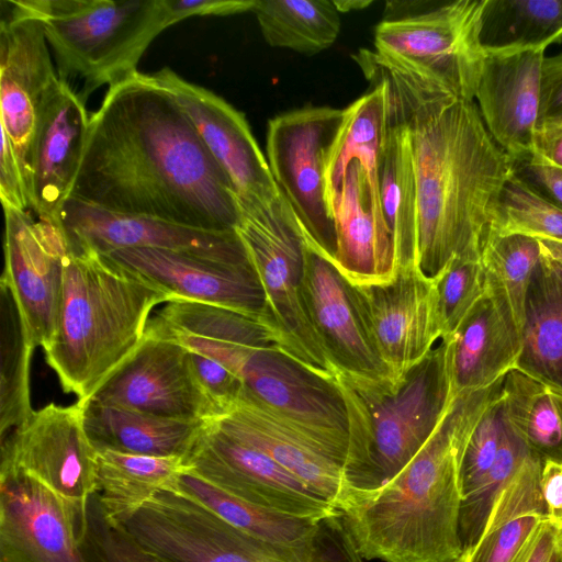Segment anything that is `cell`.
<instances>
[{"instance_id":"cell-1","label":"cell","mask_w":562,"mask_h":562,"mask_svg":"<svg viewBox=\"0 0 562 562\" xmlns=\"http://www.w3.org/2000/svg\"><path fill=\"white\" fill-rule=\"evenodd\" d=\"M68 198L204 231L233 232L240 221L234 187L194 125L139 71L109 87L89 116Z\"/></svg>"},{"instance_id":"cell-2","label":"cell","mask_w":562,"mask_h":562,"mask_svg":"<svg viewBox=\"0 0 562 562\" xmlns=\"http://www.w3.org/2000/svg\"><path fill=\"white\" fill-rule=\"evenodd\" d=\"M387 112L407 132L418 193V267L437 278L458 256L481 257L492 210L515 162L494 140L474 100L375 50L352 56Z\"/></svg>"},{"instance_id":"cell-3","label":"cell","mask_w":562,"mask_h":562,"mask_svg":"<svg viewBox=\"0 0 562 562\" xmlns=\"http://www.w3.org/2000/svg\"><path fill=\"white\" fill-rule=\"evenodd\" d=\"M503 381L458 395L422 449L384 484L347 487L337 509L364 560L453 562L462 554L461 458Z\"/></svg>"},{"instance_id":"cell-4","label":"cell","mask_w":562,"mask_h":562,"mask_svg":"<svg viewBox=\"0 0 562 562\" xmlns=\"http://www.w3.org/2000/svg\"><path fill=\"white\" fill-rule=\"evenodd\" d=\"M167 295L102 256L65 258L56 330L44 350L65 393L86 403L138 348Z\"/></svg>"},{"instance_id":"cell-5","label":"cell","mask_w":562,"mask_h":562,"mask_svg":"<svg viewBox=\"0 0 562 562\" xmlns=\"http://www.w3.org/2000/svg\"><path fill=\"white\" fill-rule=\"evenodd\" d=\"M335 383L348 414L344 476L347 486L356 490L376 488L396 475L430 438L458 396L445 339L396 386L353 383L341 373Z\"/></svg>"},{"instance_id":"cell-6","label":"cell","mask_w":562,"mask_h":562,"mask_svg":"<svg viewBox=\"0 0 562 562\" xmlns=\"http://www.w3.org/2000/svg\"><path fill=\"white\" fill-rule=\"evenodd\" d=\"M123 528L168 562H364L339 510L299 540L269 541L227 522L181 487L158 493Z\"/></svg>"},{"instance_id":"cell-7","label":"cell","mask_w":562,"mask_h":562,"mask_svg":"<svg viewBox=\"0 0 562 562\" xmlns=\"http://www.w3.org/2000/svg\"><path fill=\"white\" fill-rule=\"evenodd\" d=\"M41 20L66 80H83L82 97L137 72L153 40L169 27L162 0H23Z\"/></svg>"},{"instance_id":"cell-8","label":"cell","mask_w":562,"mask_h":562,"mask_svg":"<svg viewBox=\"0 0 562 562\" xmlns=\"http://www.w3.org/2000/svg\"><path fill=\"white\" fill-rule=\"evenodd\" d=\"M236 232L266 297L265 324L277 347L314 373L334 381L339 373L324 350L302 300L305 232L284 195L237 201Z\"/></svg>"},{"instance_id":"cell-9","label":"cell","mask_w":562,"mask_h":562,"mask_svg":"<svg viewBox=\"0 0 562 562\" xmlns=\"http://www.w3.org/2000/svg\"><path fill=\"white\" fill-rule=\"evenodd\" d=\"M484 5L485 0H458L386 18L375 26L374 50L458 98L474 100L485 55L480 38Z\"/></svg>"},{"instance_id":"cell-10","label":"cell","mask_w":562,"mask_h":562,"mask_svg":"<svg viewBox=\"0 0 562 562\" xmlns=\"http://www.w3.org/2000/svg\"><path fill=\"white\" fill-rule=\"evenodd\" d=\"M344 121V109L305 106L272 117L267 128V160L273 179L306 236L328 257L336 240L326 171Z\"/></svg>"},{"instance_id":"cell-11","label":"cell","mask_w":562,"mask_h":562,"mask_svg":"<svg viewBox=\"0 0 562 562\" xmlns=\"http://www.w3.org/2000/svg\"><path fill=\"white\" fill-rule=\"evenodd\" d=\"M34 476L87 521L98 491V450L83 424V406L48 403L1 440L0 475Z\"/></svg>"},{"instance_id":"cell-12","label":"cell","mask_w":562,"mask_h":562,"mask_svg":"<svg viewBox=\"0 0 562 562\" xmlns=\"http://www.w3.org/2000/svg\"><path fill=\"white\" fill-rule=\"evenodd\" d=\"M350 286L369 340L396 386L443 337L437 281L414 266L384 282Z\"/></svg>"},{"instance_id":"cell-13","label":"cell","mask_w":562,"mask_h":562,"mask_svg":"<svg viewBox=\"0 0 562 562\" xmlns=\"http://www.w3.org/2000/svg\"><path fill=\"white\" fill-rule=\"evenodd\" d=\"M192 472L222 491L258 507L319 520L338 509L262 451L204 420L184 458Z\"/></svg>"},{"instance_id":"cell-14","label":"cell","mask_w":562,"mask_h":562,"mask_svg":"<svg viewBox=\"0 0 562 562\" xmlns=\"http://www.w3.org/2000/svg\"><path fill=\"white\" fill-rule=\"evenodd\" d=\"M0 4L1 128L12 143L29 194L40 110L59 76L41 20L23 0Z\"/></svg>"},{"instance_id":"cell-15","label":"cell","mask_w":562,"mask_h":562,"mask_svg":"<svg viewBox=\"0 0 562 562\" xmlns=\"http://www.w3.org/2000/svg\"><path fill=\"white\" fill-rule=\"evenodd\" d=\"M4 268L0 283L11 292L32 345L46 350L54 338L69 252L60 227L4 206Z\"/></svg>"},{"instance_id":"cell-16","label":"cell","mask_w":562,"mask_h":562,"mask_svg":"<svg viewBox=\"0 0 562 562\" xmlns=\"http://www.w3.org/2000/svg\"><path fill=\"white\" fill-rule=\"evenodd\" d=\"M90 400L170 419L207 420L217 416L195 376L188 350L147 328L138 348Z\"/></svg>"},{"instance_id":"cell-17","label":"cell","mask_w":562,"mask_h":562,"mask_svg":"<svg viewBox=\"0 0 562 562\" xmlns=\"http://www.w3.org/2000/svg\"><path fill=\"white\" fill-rule=\"evenodd\" d=\"M58 226L70 251L104 255L124 248H157L250 263L236 231L213 232L164 220L111 212L68 198Z\"/></svg>"},{"instance_id":"cell-18","label":"cell","mask_w":562,"mask_h":562,"mask_svg":"<svg viewBox=\"0 0 562 562\" xmlns=\"http://www.w3.org/2000/svg\"><path fill=\"white\" fill-rule=\"evenodd\" d=\"M100 256L162 291L169 301L217 305L265 324L266 297L251 263L157 248H124Z\"/></svg>"},{"instance_id":"cell-19","label":"cell","mask_w":562,"mask_h":562,"mask_svg":"<svg viewBox=\"0 0 562 562\" xmlns=\"http://www.w3.org/2000/svg\"><path fill=\"white\" fill-rule=\"evenodd\" d=\"M89 521L25 473L0 475V562H87Z\"/></svg>"},{"instance_id":"cell-20","label":"cell","mask_w":562,"mask_h":562,"mask_svg":"<svg viewBox=\"0 0 562 562\" xmlns=\"http://www.w3.org/2000/svg\"><path fill=\"white\" fill-rule=\"evenodd\" d=\"M302 300L334 367L359 384H391L355 304L350 282L306 235ZM392 385V384H391Z\"/></svg>"},{"instance_id":"cell-21","label":"cell","mask_w":562,"mask_h":562,"mask_svg":"<svg viewBox=\"0 0 562 562\" xmlns=\"http://www.w3.org/2000/svg\"><path fill=\"white\" fill-rule=\"evenodd\" d=\"M240 379L245 391L270 411L347 454L348 414L335 380L314 373L274 345L252 352Z\"/></svg>"},{"instance_id":"cell-22","label":"cell","mask_w":562,"mask_h":562,"mask_svg":"<svg viewBox=\"0 0 562 562\" xmlns=\"http://www.w3.org/2000/svg\"><path fill=\"white\" fill-rule=\"evenodd\" d=\"M196 128L231 180L237 201H270L280 190L245 115L212 91L165 67L153 74Z\"/></svg>"},{"instance_id":"cell-23","label":"cell","mask_w":562,"mask_h":562,"mask_svg":"<svg viewBox=\"0 0 562 562\" xmlns=\"http://www.w3.org/2000/svg\"><path fill=\"white\" fill-rule=\"evenodd\" d=\"M229 436L272 458L321 498L338 507L347 484L346 452L283 419L245 390L233 408L211 418Z\"/></svg>"},{"instance_id":"cell-24","label":"cell","mask_w":562,"mask_h":562,"mask_svg":"<svg viewBox=\"0 0 562 562\" xmlns=\"http://www.w3.org/2000/svg\"><path fill=\"white\" fill-rule=\"evenodd\" d=\"M546 49L484 50L474 98L492 137L514 162L533 154Z\"/></svg>"},{"instance_id":"cell-25","label":"cell","mask_w":562,"mask_h":562,"mask_svg":"<svg viewBox=\"0 0 562 562\" xmlns=\"http://www.w3.org/2000/svg\"><path fill=\"white\" fill-rule=\"evenodd\" d=\"M88 126L82 98L59 77L42 104L33 143L29 198L38 220L58 226L80 167Z\"/></svg>"},{"instance_id":"cell-26","label":"cell","mask_w":562,"mask_h":562,"mask_svg":"<svg viewBox=\"0 0 562 562\" xmlns=\"http://www.w3.org/2000/svg\"><path fill=\"white\" fill-rule=\"evenodd\" d=\"M336 250L333 261L352 284L384 282L396 273L393 244L376 209L366 171L353 161L328 191Z\"/></svg>"},{"instance_id":"cell-27","label":"cell","mask_w":562,"mask_h":562,"mask_svg":"<svg viewBox=\"0 0 562 562\" xmlns=\"http://www.w3.org/2000/svg\"><path fill=\"white\" fill-rule=\"evenodd\" d=\"M445 340L457 395L484 390L503 380L517 368L521 352V335L507 301L487 282L484 295Z\"/></svg>"},{"instance_id":"cell-28","label":"cell","mask_w":562,"mask_h":562,"mask_svg":"<svg viewBox=\"0 0 562 562\" xmlns=\"http://www.w3.org/2000/svg\"><path fill=\"white\" fill-rule=\"evenodd\" d=\"M147 330L221 363L239 378L252 352L277 346L271 330L260 319L181 299L165 303L150 317Z\"/></svg>"},{"instance_id":"cell-29","label":"cell","mask_w":562,"mask_h":562,"mask_svg":"<svg viewBox=\"0 0 562 562\" xmlns=\"http://www.w3.org/2000/svg\"><path fill=\"white\" fill-rule=\"evenodd\" d=\"M189 471L183 457L98 450L100 519L112 528L123 526L158 493L178 490Z\"/></svg>"},{"instance_id":"cell-30","label":"cell","mask_w":562,"mask_h":562,"mask_svg":"<svg viewBox=\"0 0 562 562\" xmlns=\"http://www.w3.org/2000/svg\"><path fill=\"white\" fill-rule=\"evenodd\" d=\"M81 404L85 428L97 450L186 458L204 422L164 418L92 400Z\"/></svg>"},{"instance_id":"cell-31","label":"cell","mask_w":562,"mask_h":562,"mask_svg":"<svg viewBox=\"0 0 562 562\" xmlns=\"http://www.w3.org/2000/svg\"><path fill=\"white\" fill-rule=\"evenodd\" d=\"M379 193L396 271L418 266V193L411 146L405 126L387 110L379 164Z\"/></svg>"},{"instance_id":"cell-32","label":"cell","mask_w":562,"mask_h":562,"mask_svg":"<svg viewBox=\"0 0 562 562\" xmlns=\"http://www.w3.org/2000/svg\"><path fill=\"white\" fill-rule=\"evenodd\" d=\"M516 369L562 391V266L542 254L528 284Z\"/></svg>"},{"instance_id":"cell-33","label":"cell","mask_w":562,"mask_h":562,"mask_svg":"<svg viewBox=\"0 0 562 562\" xmlns=\"http://www.w3.org/2000/svg\"><path fill=\"white\" fill-rule=\"evenodd\" d=\"M542 463L530 452L496 502L470 562H510L537 527L548 519L540 487Z\"/></svg>"},{"instance_id":"cell-34","label":"cell","mask_w":562,"mask_h":562,"mask_svg":"<svg viewBox=\"0 0 562 562\" xmlns=\"http://www.w3.org/2000/svg\"><path fill=\"white\" fill-rule=\"evenodd\" d=\"M386 122L384 87L371 85L370 90L344 109V121L327 164L328 191L342 181L349 165L357 161L366 171L376 209L382 213L379 193V164Z\"/></svg>"},{"instance_id":"cell-35","label":"cell","mask_w":562,"mask_h":562,"mask_svg":"<svg viewBox=\"0 0 562 562\" xmlns=\"http://www.w3.org/2000/svg\"><path fill=\"white\" fill-rule=\"evenodd\" d=\"M502 401L505 420L528 449L542 461L562 462V391L514 369Z\"/></svg>"},{"instance_id":"cell-36","label":"cell","mask_w":562,"mask_h":562,"mask_svg":"<svg viewBox=\"0 0 562 562\" xmlns=\"http://www.w3.org/2000/svg\"><path fill=\"white\" fill-rule=\"evenodd\" d=\"M251 12L270 46L304 55L327 49L340 32V13L334 1L255 0Z\"/></svg>"},{"instance_id":"cell-37","label":"cell","mask_w":562,"mask_h":562,"mask_svg":"<svg viewBox=\"0 0 562 562\" xmlns=\"http://www.w3.org/2000/svg\"><path fill=\"white\" fill-rule=\"evenodd\" d=\"M484 50L546 47L562 43V0H485Z\"/></svg>"},{"instance_id":"cell-38","label":"cell","mask_w":562,"mask_h":562,"mask_svg":"<svg viewBox=\"0 0 562 562\" xmlns=\"http://www.w3.org/2000/svg\"><path fill=\"white\" fill-rule=\"evenodd\" d=\"M0 435L20 427L33 413L30 364L35 347L29 339L10 290L0 283Z\"/></svg>"},{"instance_id":"cell-39","label":"cell","mask_w":562,"mask_h":562,"mask_svg":"<svg viewBox=\"0 0 562 562\" xmlns=\"http://www.w3.org/2000/svg\"><path fill=\"white\" fill-rule=\"evenodd\" d=\"M179 486L227 522L265 540L277 542L299 540L318 521L281 515L258 507L222 491L192 472L181 477Z\"/></svg>"},{"instance_id":"cell-40","label":"cell","mask_w":562,"mask_h":562,"mask_svg":"<svg viewBox=\"0 0 562 562\" xmlns=\"http://www.w3.org/2000/svg\"><path fill=\"white\" fill-rule=\"evenodd\" d=\"M541 257L539 240L524 235L487 234L481 252L486 282L506 299L521 335L531 274Z\"/></svg>"},{"instance_id":"cell-41","label":"cell","mask_w":562,"mask_h":562,"mask_svg":"<svg viewBox=\"0 0 562 562\" xmlns=\"http://www.w3.org/2000/svg\"><path fill=\"white\" fill-rule=\"evenodd\" d=\"M530 452L505 420L502 445L493 465L477 487L461 501L459 535L463 551L474 550L496 502L516 477Z\"/></svg>"},{"instance_id":"cell-42","label":"cell","mask_w":562,"mask_h":562,"mask_svg":"<svg viewBox=\"0 0 562 562\" xmlns=\"http://www.w3.org/2000/svg\"><path fill=\"white\" fill-rule=\"evenodd\" d=\"M488 234L562 240V210L513 170L492 210Z\"/></svg>"},{"instance_id":"cell-43","label":"cell","mask_w":562,"mask_h":562,"mask_svg":"<svg viewBox=\"0 0 562 562\" xmlns=\"http://www.w3.org/2000/svg\"><path fill=\"white\" fill-rule=\"evenodd\" d=\"M443 337H451L463 319L484 295L485 271L481 257H454L435 278Z\"/></svg>"},{"instance_id":"cell-44","label":"cell","mask_w":562,"mask_h":562,"mask_svg":"<svg viewBox=\"0 0 562 562\" xmlns=\"http://www.w3.org/2000/svg\"><path fill=\"white\" fill-rule=\"evenodd\" d=\"M505 427L502 390L487 405L465 445L460 463V490L464 498L481 483L493 465Z\"/></svg>"},{"instance_id":"cell-45","label":"cell","mask_w":562,"mask_h":562,"mask_svg":"<svg viewBox=\"0 0 562 562\" xmlns=\"http://www.w3.org/2000/svg\"><path fill=\"white\" fill-rule=\"evenodd\" d=\"M188 352L195 376L213 404L217 416L228 413L245 390L240 378L207 357L192 351Z\"/></svg>"},{"instance_id":"cell-46","label":"cell","mask_w":562,"mask_h":562,"mask_svg":"<svg viewBox=\"0 0 562 562\" xmlns=\"http://www.w3.org/2000/svg\"><path fill=\"white\" fill-rule=\"evenodd\" d=\"M90 539L100 562H168L144 549L122 528L109 527L101 519Z\"/></svg>"},{"instance_id":"cell-47","label":"cell","mask_w":562,"mask_h":562,"mask_svg":"<svg viewBox=\"0 0 562 562\" xmlns=\"http://www.w3.org/2000/svg\"><path fill=\"white\" fill-rule=\"evenodd\" d=\"M0 196L2 206L27 211L29 194L23 173L7 133L1 128Z\"/></svg>"},{"instance_id":"cell-48","label":"cell","mask_w":562,"mask_h":562,"mask_svg":"<svg viewBox=\"0 0 562 562\" xmlns=\"http://www.w3.org/2000/svg\"><path fill=\"white\" fill-rule=\"evenodd\" d=\"M546 126H562V54L543 60L537 128Z\"/></svg>"},{"instance_id":"cell-49","label":"cell","mask_w":562,"mask_h":562,"mask_svg":"<svg viewBox=\"0 0 562 562\" xmlns=\"http://www.w3.org/2000/svg\"><path fill=\"white\" fill-rule=\"evenodd\" d=\"M169 25L192 16L252 11L255 0H162Z\"/></svg>"},{"instance_id":"cell-50","label":"cell","mask_w":562,"mask_h":562,"mask_svg":"<svg viewBox=\"0 0 562 562\" xmlns=\"http://www.w3.org/2000/svg\"><path fill=\"white\" fill-rule=\"evenodd\" d=\"M514 172L562 210V169L530 157L515 162Z\"/></svg>"},{"instance_id":"cell-51","label":"cell","mask_w":562,"mask_h":562,"mask_svg":"<svg viewBox=\"0 0 562 562\" xmlns=\"http://www.w3.org/2000/svg\"><path fill=\"white\" fill-rule=\"evenodd\" d=\"M562 529L542 521L510 562H561Z\"/></svg>"},{"instance_id":"cell-52","label":"cell","mask_w":562,"mask_h":562,"mask_svg":"<svg viewBox=\"0 0 562 562\" xmlns=\"http://www.w3.org/2000/svg\"><path fill=\"white\" fill-rule=\"evenodd\" d=\"M540 487L548 520L562 529V462L543 461Z\"/></svg>"},{"instance_id":"cell-53","label":"cell","mask_w":562,"mask_h":562,"mask_svg":"<svg viewBox=\"0 0 562 562\" xmlns=\"http://www.w3.org/2000/svg\"><path fill=\"white\" fill-rule=\"evenodd\" d=\"M531 157L562 169V126L538 127Z\"/></svg>"},{"instance_id":"cell-54","label":"cell","mask_w":562,"mask_h":562,"mask_svg":"<svg viewBox=\"0 0 562 562\" xmlns=\"http://www.w3.org/2000/svg\"><path fill=\"white\" fill-rule=\"evenodd\" d=\"M541 254L562 266V240L538 239Z\"/></svg>"},{"instance_id":"cell-55","label":"cell","mask_w":562,"mask_h":562,"mask_svg":"<svg viewBox=\"0 0 562 562\" xmlns=\"http://www.w3.org/2000/svg\"><path fill=\"white\" fill-rule=\"evenodd\" d=\"M334 4L337 8V10L339 11V13H341V12H348V11H352V10L364 9L366 7L371 4V1L370 0H364V1L363 0H344V1L335 0Z\"/></svg>"},{"instance_id":"cell-56","label":"cell","mask_w":562,"mask_h":562,"mask_svg":"<svg viewBox=\"0 0 562 562\" xmlns=\"http://www.w3.org/2000/svg\"><path fill=\"white\" fill-rule=\"evenodd\" d=\"M471 552L463 551L462 554L453 562H470Z\"/></svg>"},{"instance_id":"cell-57","label":"cell","mask_w":562,"mask_h":562,"mask_svg":"<svg viewBox=\"0 0 562 562\" xmlns=\"http://www.w3.org/2000/svg\"><path fill=\"white\" fill-rule=\"evenodd\" d=\"M561 562H562V560H561Z\"/></svg>"}]
</instances>
